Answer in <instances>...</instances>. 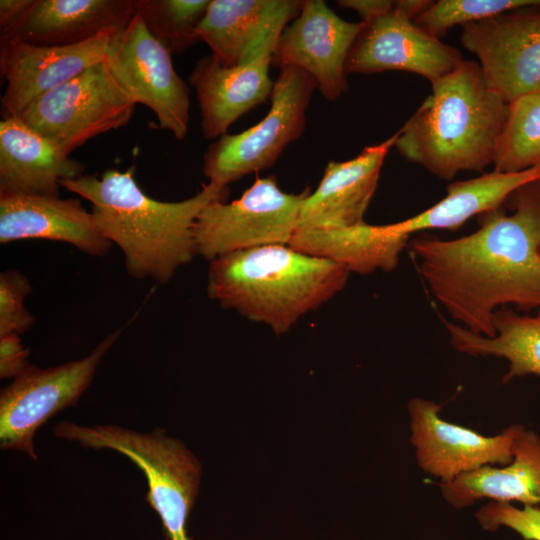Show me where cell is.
Returning a JSON list of instances; mask_svg holds the SVG:
<instances>
[{
	"label": "cell",
	"mask_w": 540,
	"mask_h": 540,
	"mask_svg": "<svg viewBox=\"0 0 540 540\" xmlns=\"http://www.w3.org/2000/svg\"><path fill=\"white\" fill-rule=\"evenodd\" d=\"M460 238L421 235L409 242L436 301L465 329L493 337V316L508 305L540 309V180L477 216Z\"/></svg>",
	"instance_id": "cell-1"
},
{
	"label": "cell",
	"mask_w": 540,
	"mask_h": 540,
	"mask_svg": "<svg viewBox=\"0 0 540 540\" xmlns=\"http://www.w3.org/2000/svg\"><path fill=\"white\" fill-rule=\"evenodd\" d=\"M134 172V165L125 171L107 169L99 176L84 174L60 185L91 203L95 225L119 246L132 277L165 284L196 255L197 216L209 203L227 200L229 188L208 182L188 199L159 201L142 190Z\"/></svg>",
	"instance_id": "cell-2"
},
{
	"label": "cell",
	"mask_w": 540,
	"mask_h": 540,
	"mask_svg": "<svg viewBox=\"0 0 540 540\" xmlns=\"http://www.w3.org/2000/svg\"><path fill=\"white\" fill-rule=\"evenodd\" d=\"M431 89L397 131V151L444 180L493 164L508 103L487 87L479 65L463 60Z\"/></svg>",
	"instance_id": "cell-3"
},
{
	"label": "cell",
	"mask_w": 540,
	"mask_h": 540,
	"mask_svg": "<svg viewBox=\"0 0 540 540\" xmlns=\"http://www.w3.org/2000/svg\"><path fill=\"white\" fill-rule=\"evenodd\" d=\"M349 274L344 266L289 244L267 245L210 261L207 293L222 308L281 335L338 294Z\"/></svg>",
	"instance_id": "cell-4"
},
{
	"label": "cell",
	"mask_w": 540,
	"mask_h": 540,
	"mask_svg": "<svg viewBox=\"0 0 540 540\" xmlns=\"http://www.w3.org/2000/svg\"><path fill=\"white\" fill-rule=\"evenodd\" d=\"M55 437L84 448L111 449L129 458L145 475V499L158 514L166 540H192L187 521L198 494L201 464L178 439L164 429L138 432L114 424L84 426L60 421Z\"/></svg>",
	"instance_id": "cell-5"
},
{
	"label": "cell",
	"mask_w": 540,
	"mask_h": 540,
	"mask_svg": "<svg viewBox=\"0 0 540 540\" xmlns=\"http://www.w3.org/2000/svg\"><path fill=\"white\" fill-rule=\"evenodd\" d=\"M316 88L315 80L304 70L294 66L280 69L268 113L254 126L213 141L203 155L204 176L228 187L272 167L285 148L303 134L306 110Z\"/></svg>",
	"instance_id": "cell-6"
},
{
	"label": "cell",
	"mask_w": 540,
	"mask_h": 540,
	"mask_svg": "<svg viewBox=\"0 0 540 540\" xmlns=\"http://www.w3.org/2000/svg\"><path fill=\"white\" fill-rule=\"evenodd\" d=\"M136 105L105 59L34 100L20 117L69 156L90 139L127 125Z\"/></svg>",
	"instance_id": "cell-7"
},
{
	"label": "cell",
	"mask_w": 540,
	"mask_h": 540,
	"mask_svg": "<svg viewBox=\"0 0 540 540\" xmlns=\"http://www.w3.org/2000/svg\"><path fill=\"white\" fill-rule=\"evenodd\" d=\"M306 188L283 191L273 176L259 177L236 200L205 206L193 228L196 255L209 262L222 255L275 244H289L297 231Z\"/></svg>",
	"instance_id": "cell-8"
},
{
	"label": "cell",
	"mask_w": 540,
	"mask_h": 540,
	"mask_svg": "<svg viewBox=\"0 0 540 540\" xmlns=\"http://www.w3.org/2000/svg\"><path fill=\"white\" fill-rule=\"evenodd\" d=\"M118 329L80 359L41 369L32 366L0 393V446L37 460V430L58 412L77 405L102 359L121 335Z\"/></svg>",
	"instance_id": "cell-9"
},
{
	"label": "cell",
	"mask_w": 540,
	"mask_h": 540,
	"mask_svg": "<svg viewBox=\"0 0 540 540\" xmlns=\"http://www.w3.org/2000/svg\"><path fill=\"white\" fill-rule=\"evenodd\" d=\"M171 56L135 13L113 37L106 60L134 101L153 111L158 127L183 140L189 130L190 90Z\"/></svg>",
	"instance_id": "cell-10"
},
{
	"label": "cell",
	"mask_w": 540,
	"mask_h": 540,
	"mask_svg": "<svg viewBox=\"0 0 540 540\" xmlns=\"http://www.w3.org/2000/svg\"><path fill=\"white\" fill-rule=\"evenodd\" d=\"M460 40L479 59L487 87L507 103L540 90V5L464 25Z\"/></svg>",
	"instance_id": "cell-11"
},
{
	"label": "cell",
	"mask_w": 540,
	"mask_h": 540,
	"mask_svg": "<svg viewBox=\"0 0 540 540\" xmlns=\"http://www.w3.org/2000/svg\"><path fill=\"white\" fill-rule=\"evenodd\" d=\"M462 61L458 49L416 25L402 10L399 0L392 12L363 22L349 51L345 70L347 75L406 71L432 84Z\"/></svg>",
	"instance_id": "cell-12"
},
{
	"label": "cell",
	"mask_w": 540,
	"mask_h": 540,
	"mask_svg": "<svg viewBox=\"0 0 540 540\" xmlns=\"http://www.w3.org/2000/svg\"><path fill=\"white\" fill-rule=\"evenodd\" d=\"M362 25L340 18L322 0H304L277 40L272 66L304 70L322 96L335 101L348 90L346 61Z\"/></svg>",
	"instance_id": "cell-13"
},
{
	"label": "cell",
	"mask_w": 540,
	"mask_h": 540,
	"mask_svg": "<svg viewBox=\"0 0 540 540\" xmlns=\"http://www.w3.org/2000/svg\"><path fill=\"white\" fill-rule=\"evenodd\" d=\"M411 442L421 469L441 482L494 464L507 465L513 459L514 442L524 428L512 425L496 436L452 424L439 415L440 406L420 398L408 404Z\"/></svg>",
	"instance_id": "cell-14"
},
{
	"label": "cell",
	"mask_w": 540,
	"mask_h": 540,
	"mask_svg": "<svg viewBox=\"0 0 540 540\" xmlns=\"http://www.w3.org/2000/svg\"><path fill=\"white\" fill-rule=\"evenodd\" d=\"M118 32L108 30L67 46L36 45L19 38L0 42V73L6 81L1 97L3 118L20 116L43 94L105 60Z\"/></svg>",
	"instance_id": "cell-15"
},
{
	"label": "cell",
	"mask_w": 540,
	"mask_h": 540,
	"mask_svg": "<svg viewBox=\"0 0 540 540\" xmlns=\"http://www.w3.org/2000/svg\"><path fill=\"white\" fill-rule=\"evenodd\" d=\"M277 41L238 66H224L212 54L200 58L189 75L201 112L202 134L216 140L242 115L271 97L270 66Z\"/></svg>",
	"instance_id": "cell-16"
},
{
	"label": "cell",
	"mask_w": 540,
	"mask_h": 540,
	"mask_svg": "<svg viewBox=\"0 0 540 540\" xmlns=\"http://www.w3.org/2000/svg\"><path fill=\"white\" fill-rule=\"evenodd\" d=\"M398 133L365 147L347 161H330L313 192L303 201L297 230H323L364 222V214L376 191L384 160Z\"/></svg>",
	"instance_id": "cell-17"
},
{
	"label": "cell",
	"mask_w": 540,
	"mask_h": 540,
	"mask_svg": "<svg viewBox=\"0 0 540 540\" xmlns=\"http://www.w3.org/2000/svg\"><path fill=\"white\" fill-rule=\"evenodd\" d=\"M302 4L300 0H210L198 35L221 64L238 66L277 41Z\"/></svg>",
	"instance_id": "cell-18"
},
{
	"label": "cell",
	"mask_w": 540,
	"mask_h": 540,
	"mask_svg": "<svg viewBox=\"0 0 540 540\" xmlns=\"http://www.w3.org/2000/svg\"><path fill=\"white\" fill-rule=\"evenodd\" d=\"M23 239L65 242L97 257L112 247L78 199L0 193V243Z\"/></svg>",
	"instance_id": "cell-19"
},
{
	"label": "cell",
	"mask_w": 540,
	"mask_h": 540,
	"mask_svg": "<svg viewBox=\"0 0 540 540\" xmlns=\"http://www.w3.org/2000/svg\"><path fill=\"white\" fill-rule=\"evenodd\" d=\"M85 165L64 154L20 116L0 122V193L60 197L61 181L84 175Z\"/></svg>",
	"instance_id": "cell-20"
},
{
	"label": "cell",
	"mask_w": 540,
	"mask_h": 540,
	"mask_svg": "<svg viewBox=\"0 0 540 540\" xmlns=\"http://www.w3.org/2000/svg\"><path fill=\"white\" fill-rule=\"evenodd\" d=\"M135 14L133 0H36L15 38L67 46L108 30H122Z\"/></svg>",
	"instance_id": "cell-21"
},
{
	"label": "cell",
	"mask_w": 540,
	"mask_h": 540,
	"mask_svg": "<svg viewBox=\"0 0 540 540\" xmlns=\"http://www.w3.org/2000/svg\"><path fill=\"white\" fill-rule=\"evenodd\" d=\"M443 497L455 508L477 500L511 501L540 506V438L521 430L513 445V459L502 468L484 466L441 482Z\"/></svg>",
	"instance_id": "cell-22"
},
{
	"label": "cell",
	"mask_w": 540,
	"mask_h": 540,
	"mask_svg": "<svg viewBox=\"0 0 540 540\" xmlns=\"http://www.w3.org/2000/svg\"><path fill=\"white\" fill-rule=\"evenodd\" d=\"M444 323L450 343L457 351L506 359L509 368L504 382L525 375L540 376V309L535 315H523L509 307L499 308L493 316V337L475 334L455 323Z\"/></svg>",
	"instance_id": "cell-23"
},
{
	"label": "cell",
	"mask_w": 540,
	"mask_h": 540,
	"mask_svg": "<svg viewBox=\"0 0 540 540\" xmlns=\"http://www.w3.org/2000/svg\"><path fill=\"white\" fill-rule=\"evenodd\" d=\"M493 165L503 173L540 167V91L508 103Z\"/></svg>",
	"instance_id": "cell-24"
},
{
	"label": "cell",
	"mask_w": 540,
	"mask_h": 540,
	"mask_svg": "<svg viewBox=\"0 0 540 540\" xmlns=\"http://www.w3.org/2000/svg\"><path fill=\"white\" fill-rule=\"evenodd\" d=\"M210 0H133L151 35L171 55H179L201 42L198 28Z\"/></svg>",
	"instance_id": "cell-25"
},
{
	"label": "cell",
	"mask_w": 540,
	"mask_h": 540,
	"mask_svg": "<svg viewBox=\"0 0 540 540\" xmlns=\"http://www.w3.org/2000/svg\"><path fill=\"white\" fill-rule=\"evenodd\" d=\"M532 5H540V0H438L432 1L414 22L440 39L453 26H464L508 10Z\"/></svg>",
	"instance_id": "cell-26"
},
{
	"label": "cell",
	"mask_w": 540,
	"mask_h": 540,
	"mask_svg": "<svg viewBox=\"0 0 540 540\" xmlns=\"http://www.w3.org/2000/svg\"><path fill=\"white\" fill-rule=\"evenodd\" d=\"M29 279L16 269H8L0 274V336L28 331L36 321L24 305L31 293Z\"/></svg>",
	"instance_id": "cell-27"
},
{
	"label": "cell",
	"mask_w": 540,
	"mask_h": 540,
	"mask_svg": "<svg viewBox=\"0 0 540 540\" xmlns=\"http://www.w3.org/2000/svg\"><path fill=\"white\" fill-rule=\"evenodd\" d=\"M476 519L486 530L507 527L525 540H540V506L517 508L507 502L492 501L476 513Z\"/></svg>",
	"instance_id": "cell-28"
},
{
	"label": "cell",
	"mask_w": 540,
	"mask_h": 540,
	"mask_svg": "<svg viewBox=\"0 0 540 540\" xmlns=\"http://www.w3.org/2000/svg\"><path fill=\"white\" fill-rule=\"evenodd\" d=\"M30 351L24 347L19 334L0 336V377L15 379L33 365L29 362Z\"/></svg>",
	"instance_id": "cell-29"
},
{
	"label": "cell",
	"mask_w": 540,
	"mask_h": 540,
	"mask_svg": "<svg viewBox=\"0 0 540 540\" xmlns=\"http://www.w3.org/2000/svg\"><path fill=\"white\" fill-rule=\"evenodd\" d=\"M36 0L0 1V42L15 38Z\"/></svg>",
	"instance_id": "cell-30"
},
{
	"label": "cell",
	"mask_w": 540,
	"mask_h": 540,
	"mask_svg": "<svg viewBox=\"0 0 540 540\" xmlns=\"http://www.w3.org/2000/svg\"><path fill=\"white\" fill-rule=\"evenodd\" d=\"M337 3L339 7L357 12L363 22L390 13L396 7V1L390 0H340Z\"/></svg>",
	"instance_id": "cell-31"
},
{
	"label": "cell",
	"mask_w": 540,
	"mask_h": 540,
	"mask_svg": "<svg viewBox=\"0 0 540 540\" xmlns=\"http://www.w3.org/2000/svg\"><path fill=\"white\" fill-rule=\"evenodd\" d=\"M539 255H540V249H539Z\"/></svg>",
	"instance_id": "cell-32"
},
{
	"label": "cell",
	"mask_w": 540,
	"mask_h": 540,
	"mask_svg": "<svg viewBox=\"0 0 540 540\" xmlns=\"http://www.w3.org/2000/svg\"><path fill=\"white\" fill-rule=\"evenodd\" d=\"M540 91V90H539Z\"/></svg>",
	"instance_id": "cell-33"
}]
</instances>
